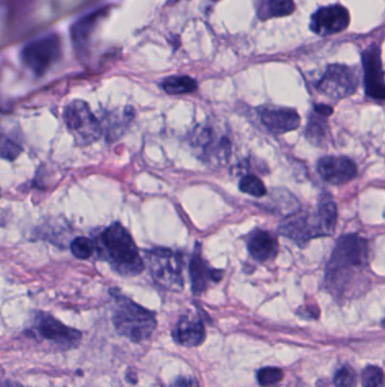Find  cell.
Wrapping results in <instances>:
<instances>
[{
    "label": "cell",
    "instance_id": "17",
    "mask_svg": "<svg viewBox=\"0 0 385 387\" xmlns=\"http://www.w3.org/2000/svg\"><path fill=\"white\" fill-rule=\"evenodd\" d=\"M247 248L251 256L258 262H267L278 252V241L270 232L256 230L249 236Z\"/></svg>",
    "mask_w": 385,
    "mask_h": 387
},
{
    "label": "cell",
    "instance_id": "23",
    "mask_svg": "<svg viewBox=\"0 0 385 387\" xmlns=\"http://www.w3.org/2000/svg\"><path fill=\"white\" fill-rule=\"evenodd\" d=\"M72 253L75 258L79 260H89L95 250H98V246L92 239L86 237L76 238L72 243Z\"/></svg>",
    "mask_w": 385,
    "mask_h": 387
},
{
    "label": "cell",
    "instance_id": "1",
    "mask_svg": "<svg viewBox=\"0 0 385 387\" xmlns=\"http://www.w3.org/2000/svg\"><path fill=\"white\" fill-rule=\"evenodd\" d=\"M368 264V243L358 234H346L337 241L327 267L325 282L331 289L339 291L360 274Z\"/></svg>",
    "mask_w": 385,
    "mask_h": 387
},
{
    "label": "cell",
    "instance_id": "30",
    "mask_svg": "<svg viewBox=\"0 0 385 387\" xmlns=\"http://www.w3.org/2000/svg\"><path fill=\"white\" fill-rule=\"evenodd\" d=\"M3 387H24L18 383H13V381H6L5 384L3 385Z\"/></svg>",
    "mask_w": 385,
    "mask_h": 387
},
{
    "label": "cell",
    "instance_id": "19",
    "mask_svg": "<svg viewBox=\"0 0 385 387\" xmlns=\"http://www.w3.org/2000/svg\"><path fill=\"white\" fill-rule=\"evenodd\" d=\"M295 11L294 0H258L256 15L261 20L285 18Z\"/></svg>",
    "mask_w": 385,
    "mask_h": 387
},
{
    "label": "cell",
    "instance_id": "4",
    "mask_svg": "<svg viewBox=\"0 0 385 387\" xmlns=\"http://www.w3.org/2000/svg\"><path fill=\"white\" fill-rule=\"evenodd\" d=\"M115 306L113 310V324L121 336L129 338L130 341H145L152 336L156 329L155 314L144 307L130 300L129 298L115 295Z\"/></svg>",
    "mask_w": 385,
    "mask_h": 387
},
{
    "label": "cell",
    "instance_id": "22",
    "mask_svg": "<svg viewBox=\"0 0 385 387\" xmlns=\"http://www.w3.org/2000/svg\"><path fill=\"white\" fill-rule=\"evenodd\" d=\"M240 189L251 196L262 197L267 194V188L260 178L253 175L243 177L240 182Z\"/></svg>",
    "mask_w": 385,
    "mask_h": 387
},
{
    "label": "cell",
    "instance_id": "24",
    "mask_svg": "<svg viewBox=\"0 0 385 387\" xmlns=\"http://www.w3.org/2000/svg\"><path fill=\"white\" fill-rule=\"evenodd\" d=\"M363 387H385L384 374L377 366H367L363 370Z\"/></svg>",
    "mask_w": 385,
    "mask_h": 387
},
{
    "label": "cell",
    "instance_id": "21",
    "mask_svg": "<svg viewBox=\"0 0 385 387\" xmlns=\"http://www.w3.org/2000/svg\"><path fill=\"white\" fill-rule=\"evenodd\" d=\"M162 87L169 94L180 96L196 91L197 82L189 76H171L165 78Z\"/></svg>",
    "mask_w": 385,
    "mask_h": 387
},
{
    "label": "cell",
    "instance_id": "15",
    "mask_svg": "<svg viewBox=\"0 0 385 387\" xmlns=\"http://www.w3.org/2000/svg\"><path fill=\"white\" fill-rule=\"evenodd\" d=\"M223 273L217 269H211L202 258L200 246L197 245L190 262V278L192 284V291L195 295H200L207 289L210 281L218 282Z\"/></svg>",
    "mask_w": 385,
    "mask_h": 387
},
{
    "label": "cell",
    "instance_id": "12",
    "mask_svg": "<svg viewBox=\"0 0 385 387\" xmlns=\"http://www.w3.org/2000/svg\"><path fill=\"white\" fill-rule=\"evenodd\" d=\"M349 22L351 16L348 9L334 4L318 9L311 18L310 27L315 34L327 37L345 31Z\"/></svg>",
    "mask_w": 385,
    "mask_h": 387
},
{
    "label": "cell",
    "instance_id": "14",
    "mask_svg": "<svg viewBox=\"0 0 385 387\" xmlns=\"http://www.w3.org/2000/svg\"><path fill=\"white\" fill-rule=\"evenodd\" d=\"M259 116L263 126L276 135L297 129L301 125L299 113L291 108L262 107Z\"/></svg>",
    "mask_w": 385,
    "mask_h": 387
},
{
    "label": "cell",
    "instance_id": "13",
    "mask_svg": "<svg viewBox=\"0 0 385 387\" xmlns=\"http://www.w3.org/2000/svg\"><path fill=\"white\" fill-rule=\"evenodd\" d=\"M318 171L325 182L334 186L345 185L357 176L355 162L345 156H325L318 162Z\"/></svg>",
    "mask_w": 385,
    "mask_h": 387
},
{
    "label": "cell",
    "instance_id": "28",
    "mask_svg": "<svg viewBox=\"0 0 385 387\" xmlns=\"http://www.w3.org/2000/svg\"><path fill=\"white\" fill-rule=\"evenodd\" d=\"M170 387H199V384L195 377H178Z\"/></svg>",
    "mask_w": 385,
    "mask_h": 387
},
{
    "label": "cell",
    "instance_id": "27",
    "mask_svg": "<svg viewBox=\"0 0 385 387\" xmlns=\"http://www.w3.org/2000/svg\"><path fill=\"white\" fill-rule=\"evenodd\" d=\"M22 152V148L18 143L13 142L11 139H4L1 156L4 159L15 160Z\"/></svg>",
    "mask_w": 385,
    "mask_h": 387
},
{
    "label": "cell",
    "instance_id": "25",
    "mask_svg": "<svg viewBox=\"0 0 385 387\" xmlns=\"http://www.w3.org/2000/svg\"><path fill=\"white\" fill-rule=\"evenodd\" d=\"M282 369L276 367H266L262 368L258 372V381L259 384L263 387L273 386L278 384L279 381H282Z\"/></svg>",
    "mask_w": 385,
    "mask_h": 387
},
{
    "label": "cell",
    "instance_id": "18",
    "mask_svg": "<svg viewBox=\"0 0 385 387\" xmlns=\"http://www.w3.org/2000/svg\"><path fill=\"white\" fill-rule=\"evenodd\" d=\"M104 16H105V9H98L78 20L72 26V40L74 41V44L79 51L85 49L91 35L94 32L95 27Z\"/></svg>",
    "mask_w": 385,
    "mask_h": 387
},
{
    "label": "cell",
    "instance_id": "11",
    "mask_svg": "<svg viewBox=\"0 0 385 387\" xmlns=\"http://www.w3.org/2000/svg\"><path fill=\"white\" fill-rule=\"evenodd\" d=\"M365 91L370 98L385 101V77L381 61V50L372 44L362 53Z\"/></svg>",
    "mask_w": 385,
    "mask_h": 387
},
{
    "label": "cell",
    "instance_id": "20",
    "mask_svg": "<svg viewBox=\"0 0 385 387\" xmlns=\"http://www.w3.org/2000/svg\"><path fill=\"white\" fill-rule=\"evenodd\" d=\"M328 117L321 116L319 113H314L308 118V126L305 130V135L311 143L314 145H321L327 137L328 133Z\"/></svg>",
    "mask_w": 385,
    "mask_h": 387
},
{
    "label": "cell",
    "instance_id": "16",
    "mask_svg": "<svg viewBox=\"0 0 385 387\" xmlns=\"http://www.w3.org/2000/svg\"><path fill=\"white\" fill-rule=\"evenodd\" d=\"M173 338L184 347H198L206 338L204 324L197 316H182L173 329Z\"/></svg>",
    "mask_w": 385,
    "mask_h": 387
},
{
    "label": "cell",
    "instance_id": "3",
    "mask_svg": "<svg viewBox=\"0 0 385 387\" xmlns=\"http://www.w3.org/2000/svg\"><path fill=\"white\" fill-rule=\"evenodd\" d=\"M337 219L336 204L330 198H322L314 213L292 215L280 224L279 232L303 247L313 238L334 234Z\"/></svg>",
    "mask_w": 385,
    "mask_h": 387
},
{
    "label": "cell",
    "instance_id": "7",
    "mask_svg": "<svg viewBox=\"0 0 385 387\" xmlns=\"http://www.w3.org/2000/svg\"><path fill=\"white\" fill-rule=\"evenodd\" d=\"M61 56V41L57 34H49L32 41L24 46L20 58L34 75L42 76Z\"/></svg>",
    "mask_w": 385,
    "mask_h": 387
},
{
    "label": "cell",
    "instance_id": "31",
    "mask_svg": "<svg viewBox=\"0 0 385 387\" xmlns=\"http://www.w3.org/2000/svg\"><path fill=\"white\" fill-rule=\"evenodd\" d=\"M384 217H385V214H384Z\"/></svg>",
    "mask_w": 385,
    "mask_h": 387
},
{
    "label": "cell",
    "instance_id": "5",
    "mask_svg": "<svg viewBox=\"0 0 385 387\" xmlns=\"http://www.w3.org/2000/svg\"><path fill=\"white\" fill-rule=\"evenodd\" d=\"M146 263L152 280L163 289L180 292L183 289V256L172 249H150L146 252Z\"/></svg>",
    "mask_w": 385,
    "mask_h": 387
},
{
    "label": "cell",
    "instance_id": "2",
    "mask_svg": "<svg viewBox=\"0 0 385 387\" xmlns=\"http://www.w3.org/2000/svg\"><path fill=\"white\" fill-rule=\"evenodd\" d=\"M98 254L121 275L141 274L144 269L138 248L129 232L120 223H112L98 238Z\"/></svg>",
    "mask_w": 385,
    "mask_h": 387
},
{
    "label": "cell",
    "instance_id": "29",
    "mask_svg": "<svg viewBox=\"0 0 385 387\" xmlns=\"http://www.w3.org/2000/svg\"><path fill=\"white\" fill-rule=\"evenodd\" d=\"M314 113H319L321 116L330 117L334 113V109L328 104H316L314 106Z\"/></svg>",
    "mask_w": 385,
    "mask_h": 387
},
{
    "label": "cell",
    "instance_id": "10",
    "mask_svg": "<svg viewBox=\"0 0 385 387\" xmlns=\"http://www.w3.org/2000/svg\"><path fill=\"white\" fill-rule=\"evenodd\" d=\"M33 332L42 340L56 344L63 350L76 347L81 338V332L67 327L48 314L37 316Z\"/></svg>",
    "mask_w": 385,
    "mask_h": 387
},
{
    "label": "cell",
    "instance_id": "6",
    "mask_svg": "<svg viewBox=\"0 0 385 387\" xmlns=\"http://www.w3.org/2000/svg\"><path fill=\"white\" fill-rule=\"evenodd\" d=\"M67 127L79 145L96 142L102 135V128L98 118L93 115L86 102H70L63 111Z\"/></svg>",
    "mask_w": 385,
    "mask_h": 387
},
{
    "label": "cell",
    "instance_id": "26",
    "mask_svg": "<svg viewBox=\"0 0 385 387\" xmlns=\"http://www.w3.org/2000/svg\"><path fill=\"white\" fill-rule=\"evenodd\" d=\"M334 381L336 387H356V373L353 368L345 366L337 372Z\"/></svg>",
    "mask_w": 385,
    "mask_h": 387
},
{
    "label": "cell",
    "instance_id": "9",
    "mask_svg": "<svg viewBox=\"0 0 385 387\" xmlns=\"http://www.w3.org/2000/svg\"><path fill=\"white\" fill-rule=\"evenodd\" d=\"M192 145L198 151L199 158L207 162L221 161L230 156V141L226 136L219 135L211 125L206 124L195 129Z\"/></svg>",
    "mask_w": 385,
    "mask_h": 387
},
{
    "label": "cell",
    "instance_id": "8",
    "mask_svg": "<svg viewBox=\"0 0 385 387\" xmlns=\"http://www.w3.org/2000/svg\"><path fill=\"white\" fill-rule=\"evenodd\" d=\"M358 72L347 65H330L318 83V90L332 100L353 96L358 87Z\"/></svg>",
    "mask_w": 385,
    "mask_h": 387
}]
</instances>
